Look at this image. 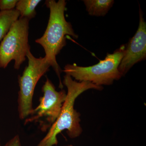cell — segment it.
<instances>
[{"instance_id": "obj_1", "label": "cell", "mask_w": 146, "mask_h": 146, "mask_svg": "<svg viewBox=\"0 0 146 146\" xmlns=\"http://www.w3.org/2000/svg\"><path fill=\"white\" fill-rule=\"evenodd\" d=\"M45 5L50 9L48 25L43 36L35 40V42L43 47L46 58L59 79V87L63 89L60 74L62 72L56 61V56L66 45V36L78 38L70 23L67 22L65 17L67 2L65 0H47Z\"/></svg>"}, {"instance_id": "obj_2", "label": "cell", "mask_w": 146, "mask_h": 146, "mask_svg": "<svg viewBox=\"0 0 146 146\" xmlns=\"http://www.w3.org/2000/svg\"><path fill=\"white\" fill-rule=\"evenodd\" d=\"M63 84L67 87L68 92L60 114L46 136L36 146L56 145L58 143L57 135L65 129L67 130L68 136L71 138L80 136L82 129L80 124V114L74 108L76 99L89 89H103L102 86L89 82L73 80L70 76L67 74L64 76Z\"/></svg>"}, {"instance_id": "obj_3", "label": "cell", "mask_w": 146, "mask_h": 146, "mask_svg": "<svg viewBox=\"0 0 146 146\" xmlns=\"http://www.w3.org/2000/svg\"><path fill=\"white\" fill-rule=\"evenodd\" d=\"M126 44L121 46L112 54H108L104 60L89 67L68 64L63 71L79 82H89L99 86L112 84L122 77L119 65L125 53Z\"/></svg>"}, {"instance_id": "obj_4", "label": "cell", "mask_w": 146, "mask_h": 146, "mask_svg": "<svg viewBox=\"0 0 146 146\" xmlns=\"http://www.w3.org/2000/svg\"><path fill=\"white\" fill-rule=\"evenodd\" d=\"M29 21L19 17L1 42L0 68L5 69L11 61L14 60V69L18 70L26 60L27 53L31 49L29 44Z\"/></svg>"}, {"instance_id": "obj_5", "label": "cell", "mask_w": 146, "mask_h": 146, "mask_svg": "<svg viewBox=\"0 0 146 146\" xmlns=\"http://www.w3.org/2000/svg\"><path fill=\"white\" fill-rule=\"evenodd\" d=\"M28 65L23 75L18 78L20 90L18 92V111L21 119H26L33 108V98L35 89L40 78L46 74L50 65L45 57L36 58L30 50L27 53Z\"/></svg>"}, {"instance_id": "obj_6", "label": "cell", "mask_w": 146, "mask_h": 146, "mask_svg": "<svg viewBox=\"0 0 146 146\" xmlns=\"http://www.w3.org/2000/svg\"><path fill=\"white\" fill-rule=\"evenodd\" d=\"M42 91L43 96L39 98V105L32 110L26 119L25 125L38 123L40 129L44 132L58 117L67 93L64 90L56 91L54 85L48 78L42 86Z\"/></svg>"}, {"instance_id": "obj_7", "label": "cell", "mask_w": 146, "mask_h": 146, "mask_svg": "<svg viewBox=\"0 0 146 146\" xmlns=\"http://www.w3.org/2000/svg\"><path fill=\"white\" fill-rule=\"evenodd\" d=\"M139 12L138 29L126 44L125 53L119 65V70L122 76L135 64L146 58V23L140 7Z\"/></svg>"}, {"instance_id": "obj_8", "label": "cell", "mask_w": 146, "mask_h": 146, "mask_svg": "<svg viewBox=\"0 0 146 146\" xmlns=\"http://www.w3.org/2000/svg\"><path fill=\"white\" fill-rule=\"evenodd\" d=\"M83 1L89 15L95 16H105L114 3L113 0H84Z\"/></svg>"}, {"instance_id": "obj_9", "label": "cell", "mask_w": 146, "mask_h": 146, "mask_svg": "<svg viewBox=\"0 0 146 146\" xmlns=\"http://www.w3.org/2000/svg\"><path fill=\"white\" fill-rule=\"evenodd\" d=\"M20 16V13L16 9L0 11V42L7 34L12 24Z\"/></svg>"}, {"instance_id": "obj_10", "label": "cell", "mask_w": 146, "mask_h": 146, "mask_svg": "<svg viewBox=\"0 0 146 146\" xmlns=\"http://www.w3.org/2000/svg\"><path fill=\"white\" fill-rule=\"evenodd\" d=\"M41 1V0H20L17 3L16 9L20 13V17L30 21L36 16L35 9Z\"/></svg>"}, {"instance_id": "obj_11", "label": "cell", "mask_w": 146, "mask_h": 146, "mask_svg": "<svg viewBox=\"0 0 146 146\" xmlns=\"http://www.w3.org/2000/svg\"><path fill=\"white\" fill-rule=\"evenodd\" d=\"M18 0H0V11L15 9Z\"/></svg>"}, {"instance_id": "obj_12", "label": "cell", "mask_w": 146, "mask_h": 146, "mask_svg": "<svg viewBox=\"0 0 146 146\" xmlns=\"http://www.w3.org/2000/svg\"><path fill=\"white\" fill-rule=\"evenodd\" d=\"M1 146H22L19 135H16L7 142L4 145Z\"/></svg>"}, {"instance_id": "obj_13", "label": "cell", "mask_w": 146, "mask_h": 146, "mask_svg": "<svg viewBox=\"0 0 146 146\" xmlns=\"http://www.w3.org/2000/svg\"><path fill=\"white\" fill-rule=\"evenodd\" d=\"M73 146L72 145H66V146Z\"/></svg>"}, {"instance_id": "obj_14", "label": "cell", "mask_w": 146, "mask_h": 146, "mask_svg": "<svg viewBox=\"0 0 146 146\" xmlns=\"http://www.w3.org/2000/svg\"><path fill=\"white\" fill-rule=\"evenodd\" d=\"M1 140H0V146H1Z\"/></svg>"}]
</instances>
